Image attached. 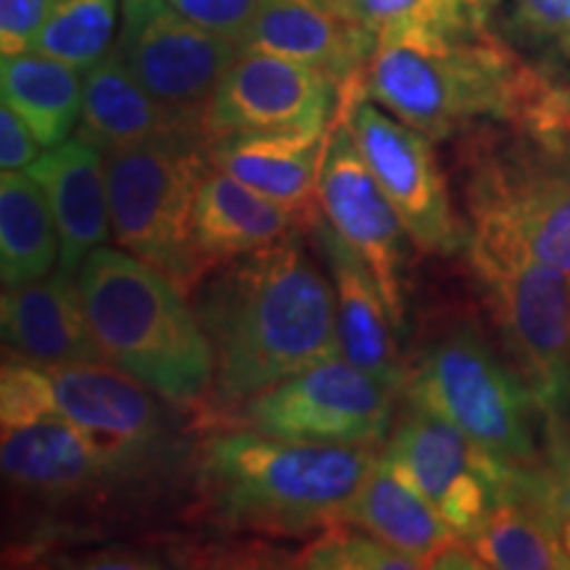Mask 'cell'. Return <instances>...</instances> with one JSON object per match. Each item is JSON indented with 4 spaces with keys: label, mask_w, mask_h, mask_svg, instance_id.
I'll list each match as a JSON object with an SVG mask.
<instances>
[{
    "label": "cell",
    "mask_w": 570,
    "mask_h": 570,
    "mask_svg": "<svg viewBox=\"0 0 570 570\" xmlns=\"http://www.w3.org/2000/svg\"><path fill=\"white\" fill-rule=\"evenodd\" d=\"M117 53L142 88L173 109L206 117L219 82L238 59V42L177 13L167 0L122 3Z\"/></svg>",
    "instance_id": "obj_14"
},
{
    "label": "cell",
    "mask_w": 570,
    "mask_h": 570,
    "mask_svg": "<svg viewBox=\"0 0 570 570\" xmlns=\"http://www.w3.org/2000/svg\"><path fill=\"white\" fill-rule=\"evenodd\" d=\"M317 202L333 230L365 259L381 285L396 331H402L407 309L404 277L412 238L362 156L360 142L344 117H338L327 130Z\"/></svg>",
    "instance_id": "obj_11"
},
{
    "label": "cell",
    "mask_w": 570,
    "mask_h": 570,
    "mask_svg": "<svg viewBox=\"0 0 570 570\" xmlns=\"http://www.w3.org/2000/svg\"><path fill=\"white\" fill-rule=\"evenodd\" d=\"M59 415V396H56L48 367L11 356V362H6L3 373H0V423H3V431H17V428Z\"/></svg>",
    "instance_id": "obj_31"
},
{
    "label": "cell",
    "mask_w": 570,
    "mask_h": 570,
    "mask_svg": "<svg viewBox=\"0 0 570 570\" xmlns=\"http://www.w3.org/2000/svg\"><path fill=\"white\" fill-rule=\"evenodd\" d=\"M396 391L344 356L285 377L235 407L244 428L309 444L367 446L386 439Z\"/></svg>",
    "instance_id": "obj_9"
},
{
    "label": "cell",
    "mask_w": 570,
    "mask_h": 570,
    "mask_svg": "<svg viewBox=\"0 0 570 570\" xmlns=\"http://www.w3.org/2000/svg\"><path fill=\"white\" fill-rule=\"evenodd\" d=\"M381 460L423 494L462 539L494 508L512 468L475 446L449 420L420 407L399 420Z\"/></svg>",
    "instance_id": "obj_12"
},
{
    "label": "cell",
    "mask_w": 570,
    "mask_h": 570,
    "mask_svg": "<svg viewBox=\"0 0 570 570\" xmlns=\"http://www.w3.org/2000/svg\"><path fill=\"white\" fill-rule=\"evenodd\" d=\"M3 475L42 497H75L117 479L96 444L63 415L3 431Z\"/></svg>",
    "instance_id": "obj_23"
},
{
    "label": "cell",
    "mask_w": 570,
    "mask_h": 570,
    "mask_svg": "<svg viewBox=\"0 0 570 570\" xmlns=\"http://www.w3.org/2000/svg\"><path fill=\"white\" fill-rule=\"evenodd\" d=\"M3 344L11 356L40 367L106 362L85 315L77 275L56 273L13 285L0 298Z\"/></svg>",
    "instance_id": "obj_18"
},
{
    "label": "cell",
    "mask_w": 570,
    "mask_h": 570,
    "mask_svg": "<svg viewBox=\"0 0 570 570\" xmlns=\"http://www.w3.org/2000/svg\"><path fill=\"white\" fill-rule=\"evenodd\" d=\"M206 138H164L106 151L111 233L185 294L206 275L194 240V202L209 169Z\"/></svg>",
    "instance_id": "obj_7"
},
{
    "label": "cell",
    "mask_w": 570,
    "mask_h": 570,
    "mask_svg": "<svg viewBox=\"0 0 570 570\" xmlns=\"http://www.w3.org/2000/svg\"><path fill=\"white\" fill-rule=\"evenodd\" d=\"M61 240L46 190L27 169L0 177V277L6 288L51 275Z\"/></svg>",
    "instance_id": "obj_26"
},
{
    "label": "cell",
    "mask_w": 570,
    "mask_h": 570,
    "mask_svg": "<svg viewBox=\"0 0 570 570\" xmlns=\"http://www.w3.org/2000/svg\"><path fill=\"white\" fill-rule=\"evenodd\" d=\"M190 296L212 344L217 412L341 356L336 291L296 233L206 269Z\"/></svg>",
    "instance_id": "obj_1"
},
{
    "label": "cell",
    "mask_w": 570,
    "mask_h": 570,
    "mask_svg": "<svg viewBox=\"0 0 570 570\" xmlns=\"http://www.w3.org/2000/svg\"><path fill=\"white\" fill-rule=\"evenodd\" d=\"M499 38L570 101V0H502Z\"/></svg>",
    "instance_id": "obj_27"
},
{
    "label": "cell",
    "mask_w": 570,
    "mask_h": 570,
    "mask_svg": "<svg viewBox=\"0 0 570 570\" xmlns=\"http://www.w3.org/2000/svg\"><path fill=\"white\" fill-rule=\"evenodd\" d=\"M119 0H56L32 51L88 71L111 53Z\"/></svg>",
    "instance_id": "obj_29"
},
{
    "label": "cell",
    "mask_w": 570,
    "mask_h": 570,
    "mask_svg": "<svg viewBox=\"0 0 570 570\" xmlns=\"http://www.w3.org/2000/svg\"><path fill=\"white\" fill-rule=\"evenodd\" d=\"M312 238L323 254L333 291H336V317L341 356L365 373L375 375L389 389L402 391L410 370L404 367L394 341V320L381 294L375 275L360 254L333 230L327 219L317 217L309 225Z\"/></svg>",
    "instance_id": "obj_17"
},
{
    "label": "cell",
    "mask_w": 570,
    "mask_h": 570,
    "mask_svg": "<svg viewBox=\"0 0 570 570\" xmlns=\"http://www.w3.org/2000/svg\"><path fill=\"white\" fill-rule=\"evenodd\" d=\"M338 523L373 533L383 544L394 547L425 568L428 558L458 537L436 508L402 481L383 460H375L356 494L341 510Z\"/></svg>",
    "instance_id": "obj_24"
},
{
    "label": "cell",
    "mask_w": 570,
    "mask_h": 570,
    "mask_svg": "<svg viewBox=\"0 0 570 570\" xmlns=\"http://www.w3.org/2000/svg\"><path fill=\"white\" fill-rule=\"evenodd\" d=\"M346 17L360 21L377 42L460 40L481 35L462 0H346Z\"/></svg>",
    "instance_id": "obj_28"
},
{
    "label": "cell",
    "mask_w": 570,
    "mask_h": 570,
    "mask_svg": "<svg viewBox=\"0 0 570 570\" xmlns=\"http://www.w3.org/2000/svg\"><path fill=\"white\" fill-rule=\"evenodd\" d=\"M560 541H562V550H566L568 560H570V518L562 520V525H560Z\"/></svg>",
    "instance_id": "obj_38"
},
{
    "label": "cell",
    "mask_w": 570,
    "mask_h": 570,
    "mask_svg": "<svg viewBox=\"0 0 570 570\" xmlns=\"http://www.w3.org/2000/svg\"><path fill=\"white\" fill-rule=\"evenodd\" d=\"M338 117L352 127L362 156L402 217L417 252L446 256L462 248L468 235L454 214L446 175L431 138L402 119L389 117L365 98H356Z\"/></svg>",
    "instance_id": "obj_10"
},
{
    "label": "cell",
    "mask_w": 570,
    "mask_h": 570,
    "mask_svg": "<svg viewBox=\"0 0 570 570\" xmlns=\"http://www.w3.org/2000/svg\"><path fill=\"white\" fill-rule=\"evenodd\" d=\"M244 48H259L323 69L346 96H365L377 38L360 21L312 0H262Z\"/></svg>",
    "instance_id": "obj_16"
},
{
    "label": "cell",
    "mask_w": 570,
    "mask_h": 570,
    "mask_svg": "<svg viewBox=\"0 0 570 570\" xmlns=\"http://www.w3.org/2000/svg\"><path fill=\"white\" fill-rule=\"evenodd\" d=\"M85 71L38 51L3 56L0 88L3 106L24 119L42 148L67 142L80 122Z\"/></svg>",
    "instance_id": "obj_25"
},
{
    "label": "cell",
    "mask_w": 570,
    "mask_h": 570,
    "mask_svg": "<svg viewBox=\"0 0 570 570\" xmlns=\"http://www.w3.org/2000/svg\"><path fill=\"white\" fill-rule=\"evenodd\" d=\"M373 465L367 446L285 441L240 425L204 441L198 475L206 504L233 529L306 533L338 523Z\"/></svg>",
    "instance_id": "obj_4"
},
{
    "label": "cell",
    "mask_w": 570,
    "mask_h": 570,
    "mask_svg": "<svg viewBox=\"0 0 570 570\" xmlns=\"http://www.w3.org/2000/svg\"><path fill=\"white\" fill-rule=\"evenodd\" d=\"M306 219L209 164L196 190L194 240L206 265L235 259L294 235Z\"/></svg>",
    "instance_id": "obj_22"
},
{
    "label": "cell",
    "mask_w": 570,
    "mask_h": 570,
    "mask_svg": "<svg viewBox=\"0 0 570 570\" xmlns=\"http://www.w3.org/2000/svg\"><path fill=\"white\" fill-rule=\"evenodd\" d=\"M468 140L470 238L523 248L570 275V132L515 127Z\"/></svg>",
    "instance_id": "obj_6"
},
{
    "label": "cell",
    "mask_w": 570,
    "mask_h": 570,
    "mask_svg": "<svg viewBox=\"0 0 570 570\" xmlns=\"http://www.w3.org/2000/svg\"><path fill=\"white\" fill-rule=\"evenodd\" d=\"M80 127L82 138L104 151L164 138L209 140L206 117L173 109L154 98L117 51L85 71Z\"/></svg>",
    "instance_id": "obj_20"
},
{
    "label": "cell",
    "mask_w": 570,
    "mask_h": 570,
    "mask_svg": "<svg viewBox=\"0 0 570 570\" xmlns=\"http://www.w3.org/2000/svg\"><path fill=\"white\" fill-rule=\"evenodd\" d=\"M468 259L504 356L531 389L547 431L570 415V275L523 248L470 238Z\"/></svg>",
    "instance_id": "obj_8"
},
{
    "label": "cell",
    "mask_w": 570,
    "mask_h": 570,
    "mask_svg": "<svg viewBox=\"0 0 570 570\" xmlns=\"http://www.w3.org/2000/svg\"><path fill=\"white\" fill-rule=\"evenodd\" d=\"M46 190L61 240L59 269L80 273L88 254L109 240L111 209L106 188V151L88 138L48 148L27 167Z\"/></svg>",
    "instance_id": "obj_19"
},
{
    "label": "cell",
    "mask_w": 570,
    "mask_h": 570,
    "mask_svg": "<svg viewBox=\"0 0 570 570\" xmlns=\"http://www.w3.org/2000/svg\"><path fill=\"white\" fill-rule=\"evenodd\" d=\"M341 104L344 90L323 69L259 48H240L206 109V130L209 138L327 130Z\"/></svg>",
    "instance_id": "obj_15"
},
{
    "label": "cell",
    "mask_w": 570,
    "mask_h": 570,
    "mask_svg": "<svg viewBox=\"0 0 570 570\" xmlns=\"http://www.w3.org/2000/svg\"><path fill=\"white\" fill-rule=\"evenodd\" d=\"M61 415L96 444L117 475H138L173 444L167 399L106 362L48 367Z\"/></svg>",
    "instance_id": "obj_13"
},
{
    "label": "cell",
    "mask_w": 570,
    "mask_h": 570,
    "mask_svg": "<svg viewBox=\"0 0 570 570\" xmlns=\"http://www.w3.org/2000/svg\"><path fill=\"white\" fill-rule=\"evenodd\" d=\"M296 566L315 570H410L420 568V562L362 529H331L298 554Z\"/></svg>",
    "instance_id": "obj_30"
},
{
    "label": "cell",
    "mask_w": 570,
    "mask_h": 570,
    "mask_svg": "<svg viewBox=\"0 0 570 570\" xmlns=\"http://www.w3.org/2000/svg\"><path fill=\"white\" fill-rule=\"evenodd\" d=\"M462 3H465L470 17H473V21L481 30H491V21H494L502 0H462Z\"/></svg>",
    "instance_id": "obj_36"
},
{
    "label": "cell",
    "mask_w": 570,
    "mask_h": 570,
    "mask_svg": "<svg viewBox=\"0 0 570 570\" xmlns=\"http://www.w3.org/2000/svg\"><path fill=\"white\" fill-rule=\"evenodd\" d=\"M365 96L431 140L483 122L570 130V101L494 32L460 40L377 42Z\"/></svg>",
    "instance_id": "obj_2"
},
{
    "label": "cell",
    "mask_w": 570,
    "mask_h": 570,
    "mask_svg": "<svg viewBox=\"0 0 570 570\" xmlns=\"http://www.w3.org/2000/svg\"><path fill=\"white\" fill-rule=\"evenodd\" d=\"M122 3H135V0H122Z\"/></svg>",
    "instance_id": "obj_40"
},
{
    "label": "cell",
    "mask_w": 570,
    "mask_h": 570,
    "mask_svg": "<svg viewBox=\"0 0 570 570\" xmlns=\"http://www.w3.org/2000/svg\"><path fill=\"white\" fill-rule=\"evenodd\" d=\"M167 3L185 19L238 42L240 48H244L256 13L262 9V0H167Z\"/></svg>",
    "instance_id": "obj_32"
},
{
    "label": "cell",
    "mask_w": 570,
    "mask_h": 570,
    "mask_svg": "<svg viewBox=\"0 0 570 570\" xmlns=\"http://www.w3.org/2000/svg\"><path fill=\"white\" fill-rule=\"evenodd\" d=\"M92 338L106 362L138 377L173 407L214 386V354L185 291L140 256L98 246L77 273Z\"/></svg>",
    "instance_id": "obj_3"
},
{
    "label": "cell",
    "mask_w": 570,
    "mask_h": 570,
    "mask_svg": "<svg viewBox=\"0 0 570 570\" xmlns=\"http://www.w3.org/2000/svg\"><path fill=\"white\" fill-rule=\"evenodd\" d=\"M312 3L323 6V9H331L336 13H344V17H346V0H312Z\"/></svg>",
    "instance_id": "obj_37"
},
{
    "label": "cell",
    "mask_w": 570,
    "mask_h": 570,
    "mask_svg": "<svg viewBox=\"0 0 570 570\" xmlns=\"http://www.w3.org/2000/svg\"><path fill=\"white\" fill-rule=\"evenodd\" d=\"M560 428V431H566L568 433V436H570V415H568V420H566V423H562V425H558ZM558 428H550V431H558ZM550 431H547V433H550Z\"/></svg>",
    "instance_id": "obj_39"
},
{
    "label": "cell",
    "mask_w": 570,
    "mask_h": 570,
    "mask_svg": "<svg viewBox=\"0 0 570 570\" xmlns=\"http://www.w3.org/2000/svg\"><path fill=\"white\" fill-rule=\"evenodd\" d=\"M412 407L460 428L475 446L510 465H539L547 417L518 370L473 320H454L425 341L404 383Z\"/></svg>",
    "instance_id": "obj_5"
},
{
    "label": "cell",
    "mask_w": 570,
    "mask_h": 570,
    "mask_svg": "<svg viewBox=\"0 0 570 570\" xmlns=\"http://www.w3.org/2000/svg\"><path fill=\"white\" fill-rule=\"evenodd\" d=\"M40 142L17 111L3 106L0 109V167L3 173L27 169L40 156Z\"/></svg>",
    "instance_id": "obj_35"
},
{
    "label": "cell",
    "mask_w": 570,
    "mask_h": 570,
    "mask_svg": "<svg viewBox=\"0 0 570 570\" xmlns=\"http://www.w3.org/2000/svg\"><path fill=\"white\" fill-rule=\"evenodd\" d=\"M327 130L217 135L206 142V154L235 180L296 209L309 227L320 217L317 183Z\"/></svg>",
    "instance_id": "obj_21"
},
{
    "label": "cell",
    "mask_w": 570,
    "mask_h": 570,
    "mask_svg": "<svg viewBox=\"0 0 570 570\" xmlns=\"http://www.w3.org/2000/svg\"><path fill=\"white\" fill-rule=\"evenodd\" d=\"M544 502L560 518H570V436L566 431L547 433V462H541Z\"/></svg>",
    "instance_id": "obj_34"
},
{
    "label": "cell",
    "mask_w": 570,
    "mask_h": 570,
    "mask_svg": "<svg viewBox=\"0 0 570 570\" xmlns=\"http://www.w3.org/2000/svg\"><path fill=\"white\" fill-rule=\"evenodd\" d=\"M56 0H0V51H32V42L53 11Z\"/></svg>",
    "instance_id": "obj_33"
}]
</instances>
